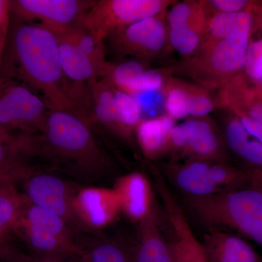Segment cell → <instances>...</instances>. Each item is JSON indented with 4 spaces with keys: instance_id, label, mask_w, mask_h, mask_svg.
I'll return each mask as SVG.
<instances>
[{
    "instance_id": "6da1fadb",
    "label": "cell",
    "mask_w": 262,
    "mask_h": 262,
    "mask_svg": "<svg viewBox=\"0 0 262 262\" xmlns=\"http://www.w3.org/2000/svg\"><path fill=\"white\" fill-rule=\"evenodd\" d=\"M24 157H36L70 178L92 184L99 182L110 160L87 122L67 110H51L42 130L19 136Z\"/></svg>"
},
{
    "instance_id": "7a4b0ae2",
    "label": "cell",
    "mask_w": 262,
    "mask_h": 262,
    "mask_svg": "<svg viewBox=\"0 0 262 262\" xmlns=\"http://www.w3.org/2000/svg\"><path fill=\"white\" fill-rule=\"evenodd\" d=\"M14 77L41 91L51 110H67L81 116L65 84L56 36L37 24L24 23L11 15L2 82Z\"/></svg>"
},
{
    "instance_id": "3957f363",
    "label": "cell",
    "mask_w": 262,
    "mask_h": 262,
    "mask_svg": "<svg viewBox=\"0 0 262 262\" xmlns=\"http://www.w3.org/2000/svg\"><path fill=\"white\" fill-rule=\"evenodd\" d=\"M248 171L251 183L246 187L211 196H187V201L203 222L235 229L262 246V179L258 169Z\"/></svg>"
},
{
    "instance_id": "277c9868",
    "label": "cell",
    "mask_w": 262,
    "mask_h": 262,
    "mask_svg": "<svg viewBox=\"0 0 262 262\" xmlns=\"http://www.w3.org/2000/svg\"><path fill=\"white\" fill-rule=\"evenodd\" d=\"M251 34L239 32L170 66L173 75L192 79L208 91L223 89L244 74Z\"/></svg>"
},
{
    "instance_id": "5b68a950",
    "label": "cell",
    "mask_w": 262,
    "mask_h": 262,
    "mask_svg": "<svg viewBox=\"0 0 262 262\" xmlns=\"http://www.w3.org/2000/svg\"><path fill=\"white\" fill-rule=\"evenodd\" d=\"M23 179L24 195L29 203L61 217L76 234H94V229L86 224L77 206L80 190L67 179L47 170L27 164Z\"/></svg>"
},
{
    "instance_id": "8992f818",
    "label": "cell",
    "mask_w": 262,
    "mask_h": 262,
    "mask_svg": "<svg viewBox=\"0 0 262 262\" xmlns=\"http://www.w3.org/2000/svg\"><path fill=\"white\" fill-rule=\"evenodd\" d=\"M177 1L174 0H101L82 17L79 25L98 41L105 39L115 32L167 11Z\"/></svg>"
},
{
    "instance_id": "52a82bcc",
    "label": "cell",
    "mask_w": 262,
    "mask_h": 262,
    "mask_svg": "<svg viewBox=\"0 0 262 262\" xmlns=\"http://www.w3.org/2000/svg\"><path fill=\"white\" fill-rule=\"evenodd\" d=\"M167 12L143 19L115 32L107 38L112 49L117 56L135 57L146 61L163 54L170 48Z\"/></svg>"
},
{
    "instance_id": "ba28073f",
    "label": "cell",
    "mask_w": 262,
    "mask_h": 262,
    "mask_svg": "<svg viewBox=\"0 0 262 262\" xmlns=\"http://www.w3.org/2000/svg\"><path fill=\"white\" fill-rule=\"evenodd\" d=\"M48 105L25 84L3 81L0 88V126L16 128L23 134L40 132L44 126Z\"/></svg>"
},
{
    "instance_id": "9c48e42d",
    "label": "cell",
    "mask_w": 262,
    "mask_h": 262,
    "mask_svg": "<svg viewBox=\"0 0 262 262\" xmlns=\"http://www.w3.org/2000/svg\"><path fill=\"white\" fill-rule=\"evenodd\" d=\"M170 149L189 159L225 162L227 144L209 117H192L176 125L170 137Z\"/></svg>"
},
{
    "instance_id": "30bf717a",
    "label": "cell",
    "mask_w": 262,
    "mask_h": 262,
    "mask_svg": "<svg viewBox=\"0 0 262 262\" xmlns=\"http://www.w3.org/2000/svg\"><path fill=\"white\" fill-rule=\"evenodd\" d=\"M89 0H12V17L24 22L37 24L51 31L60 30L75 25L94 5Z\"/></svg>"
},
{
    "instance_id": "8fae6325",
    "label": "cell",
    "mask_w": 262,
    "mask_h": 262,
    "mask_svg": "<svg viewBox=\"0 0 262 262\" xmlns=\"http://www.w3.org/2000/svg\"><path fill=\"white\" fill-rule=\"evenodd\" d=\"M164 205L171 238L168 241L173 262H210L202 244L196 239L184 212L166 186L158 191Z\"/></svg>"
},
{
    "instance_id": "7c38bea8",
    "label": "cell",
    "mask_w": 262,
    "mask_h": 262,
    "mask_svg": "<svg viewBox=\"0 0 262 262\" xmlns=\"http://www.w3.org/2000/svg\"><path fill=\"white\" fill-rule=\"evenodd\" d=\"M217 107L227 108L237 117L245 116L262 125V88L241 74L220 90Z\"/></svg>"
},
{
    "instance_id": "4fadbf2b",
    "label": "cell",
    "mask_w": 262,
    "mask_h": 262,
    "mask_svg": "<svg viewBox=\"0 0 262 262\" xmlns=\"http://www.w3.org/2000/svg\"><path fill=\"white\" fill-rule=\"evenodd\" d=\"M139 222L137 241L131 246L133 262H173L170 244L160 229L159 215L155 203Z\"/></svg>"
},
{
    "instance_id": "5bb4252c",
    "label": "cell",
    "mask_w": 262,
    "mask_h": 262,
    "mask_svg": "<svg viewBox=\"0 0 262 262\" xmlns=\"http://www.w3.org/2000/svg\"><path fill=\"white\" fill-rule=\"evenodd\" d=\"M211 161L189 159L183 163H168L164 167L165 175L176 187L189 196H207L223 193L208 177Z\"/></svg>"
},
{
    "instance_id": "9a60e30c",
    "label": "cell",
    "mask_w": 262,
    "mask_h": 262,
    "mask_svg": "<svg viewBox=\"0 0 262 262\" xmlns=\"http://www.w3.org/2000/svg\"><path fill=\"white\" fill-rule=\"evenodd\" d=\"M262 29V2L253 11L220 13L208 20L206 33L200 49H205L211 45L227 39L239 32L252 34Z\"/></svg>"
},
{
    "instance_id": "2e32d148",
    "label": "cell",
    "mask_w": 262,
    "mask_h": 262,
    "mask_svg": "<svg viewBox=\"0 0 262 262\" xmlns=\"http://www.w3.org/2000/svg\"><path fill=\"white\" fill-rule=\"evenodd\" d=\"M202 246L210 262H262L244 239L222 231L211 230L205 234Z\"/></svg>"
},
{
    "instance_id": "e0dca14e",
    "label": "cell",
    "mask_w": 262,
    "mask_h": 262,
    "mask_svg": "<svg viewBox=\"0 0 262 262\" xmlns=\"http://www.w3.org/2000/svg\"><path fill=\"white\" fill-rule=\"evenodd\" d=\"M115 190L120 198L122 210L134 222H140L154 203L149 182L140 173L122 177L117 181Z\"/></svg>"
},
{
    "instance_id": "ac0fdd59",
    "label": "cell",
    "mask_w": 262,
    "mask_h": 262,
    "mask_svg": "<svg viewBox=\"0 0 262 262\" xmlns=\"http://www.w3.org/2000/svg\"><path fill=\"white\" fill-rule=\"evenodd\" d=\"M77 206L82 219L93 229L106 225L122 209L120 198L115 190L105 193L94 189L80 190Z\"/></svg>"
},
{
    "instance_id": "d6986e66",
    "label": "cell",
    "mask_w": 262,
    "mask_h": 262,
    "mask_svg": "<svg viewBox=\"0 0 262 262\" xmlns=\"http://www.w3.org/2000/svg\"><path fill=\"white\" fill-rule=\"evenodd\" d=\"M175 126L176 120L168 115L141 120L136 131L146 156L155 159L170 150V137Z\"/></svg>"
},
{
    "instance_id": "ffe728a7",
    "label": "cell",
    "mask_w": 262,
    "mask_h": 262,
    "mask_svg": "<svg viewBox=\"0 0 262 262\" xmlns=\"http://www.w3.org/2000/svg\"><path fill=\"white\" fill-rule=\"evenodd\" d=\"M80 246V262H133L131 246L118 239L98 237L81 241Z\"/></svg>"
},
{
    "instance_id": "44dd1931",
    "label": "cell",
    "mask_w": 262,
    "mask_h": 262,
    "mask_svg": "<svg viewBox=\"0 0 262 262\" xmlns=\"http://www.w3.org/2000/svg\"><path fill=\"white\" fill-rule=\"evenodd\" d=\"M94 103L95 116L105 126L117 134L128 136L117 115L114 96V86L101 78L89 84Z\"/></svg>"
},
{
    "instance_id": "7402d4cb",
    "label": "cell",
    "mask_w": 262,
    "mask_h": 262,
    "mask_svg": "<svg viewBox=\"0 0 262 262\" xmlns=\"http://www.w3.org/2000/svg\"><path fill=\"white\" fill-rule=\"evenodd\" d=\"M59 42L60 61L66 77L89 84L99 78V70L92 60L69 43Z\"/></svg>"
},
{
    "instance_id": "603a6c76",
    "label": "cell",
    "mask_w": 262,
    "mask_h": 262,
    "mask_svg": "<svg viewBox=\"0 0 262 262\" xmlns=\"http://www.w3.org/2000/svg\"><path fill=\"white\" fill-rule=\"evenodd\" d=\"M58 41L72 45L89 57L99 70V77L106 64L104 45L97 40L78 24L67 28L51 32Z\"/></svg>"
},
{
    "instance_id": "cb8c5ba5",
    "label": "cell",
    "mask_w": 262,
    "mask_h": 262,
    "mask_svg": "<svg viewBox=\"0 0 262 262\" xmlns=\"http://www.w3.org/2000/svg\"><path fill=\"white\" fill-rule=\"evenodd\" d=\"M18 151L17 136L0 126V180L15 183L20 179L26 165Z\"/></svg>"
},
{
    "instance_id": "d4e9b609",
    "label": "cell",
    "mask_w": 262,
    "mask_h": 262,
    "mask_svg": "<svg viewBox=\"0 0 262 262\" xmlns=\"http://www.w3.org/2000/svg\"><path fill=\"white\" fill-rule=\"evenodd\" d=\"M147 69L145 61H127L117 64L106 62L100 77L130 95L136 82Z\"/></svg>"
},
{
    "instance_id": "484cf974",
    "label": "cell",
    "mask_w": 262,
    "mask_h": 262,
    "mask_svg": "<svg viewBox=\"0 0 262 262\" xmlns=\"http://www.w3.org/2000/svg\"><path fill=\"white\" fill-rule=\"evenodd\" d=\"M166 18L168 28L186 27L205 32L208 20L202 0L177 2L167 12Z\"/></svg>"
},
{
    "instance_id": "4316f807",
    "label": "cell",
    "mask_w": 262,
    "mask_h": 262,
    "mask_svg": "<svg viewBox=\"0 0 262 262\" xmlns=\"http://www.w3.org/2000/svg\"><path fill=\"white\" fill-rule=\"evenodd\" d=\"M205 32V31L190 27L168 28L170 48L178 52L182 58L192 56L201 48Z\"/></svg>"
},
{
    "instance_id": "83f0119b",
    "label": "cell",
    "mask_w": 262,
    "mask_h": 262,
    "mask_svg": "<svg viewBox=\"0 0 262 262\" xmlns=\"http://www.w3.org/2000/svg\"><path fill=\"white\" fill-rule=\"evenodd\" d=\"M179 82L187 98L191 116L205 117L217 107L216 100L213 99L208 90L182 80H179Z\"/></svg>"
},
{
    "instance_id": "f1b7e54d",
    "label": "cell",
    "mask_w": 262,
    "mask_h": 262,
    "mask_svg": "<svg viewBox=\"0 0 262 262\" xmlns=\"http://www.w3.org/2000/svg\"><path fill=\"white\" fill-rule=\"evenodd\" d=\"M115 106L122 126L130 134L142 120L140 105L135 97L114 87Z\"/></svg>"
},
{
    "instance_id": "f546056e",
    "label": "cell",
    "mask_w": 262,
    "mask_h": 262,
    "mask_svg": "<svg viewBox=\"0 0 262 262\" xmlns=\"http://www.w3.org/2000/svg\"><path fill=\"white\" fill-rule=\"evenodd\" d=\"M225 135L226 144L229 149L241 157L251 135L238 117L233 115L227 119Z\"/></svg>"
},
{
    "instance_id": "4dcf8cb0",
    "label": "cell",
    "mask_w": 262,
    "mask_h": 262,
    "mask_svg": "<svg viewBox=\"0 0 262 262\" xmlns=\"http://www.w3.org/2000/svg\"><path fill=\"white\" fill-rule=\"evenodd\" d=\"M244 74L251 82L262 88V39L250 43Z\"/></svg>"
},
{
    "instance_id": "1f68e13d",
    "label": "cell",
    "mask_w": 262,
    "mask_h": 262,
    "mask_svg": "<svg viewBox=\"0 0 262 262\" xmlns=\"http://www.w3.org/2000/svg\"><path fill=\"white\" fill-rule=\"evenodd\" d=\"M10 25H11V12L10 1L0 0V88H1V70L4 58L5 49L9 37Z\"/></svg>"
},
{
    "instance_id": "d6a6232c",
    "label": "cell",
    "mask_w": 262,
    "mask_h": 262,
    "mask_svg": "<svg viewBox=\"0 0 262 262\" xmlns=\"http://www.w3.org/2000/svg\"><path fill=\"white\" fill-rule=\"evenodd\" d=\"M5 262H80L78 259H57V258H50L39 257V256H34V255L24 254L13 251L10 255L9 257L5 259Z\"/></svg>"
},
{
    "instance_id": "836d02e7",
    "label": "cell",
    "mask_w": 262,
    "mask_h": 262,
    "mask_svg": "<svg viewBox=\"0 0 262 262\" xmlns=\"http://www.w3.org/2000/svg\"><path fill=\"white\" fill-rule=\"evenodd\" d=\"M250 135L262 144V125L248 117H238Z\"/></svg>"
},
{
    "instance_id": "e575fe53",
    "label": "cell",
    "mask_w": 262,
    "mask_h": 262,
    "mask_svg": "<svg viewBox=\"0 0 262 262\" xmlns=\"http://www.w3.org/2000/svg\"><path fill=\"white\" fill-rule=\"evenodd\" d=\"M258 170H259L260 174H261V177L262 179V170H260V169H258Z\"/></svg>"
}]
</instances>
